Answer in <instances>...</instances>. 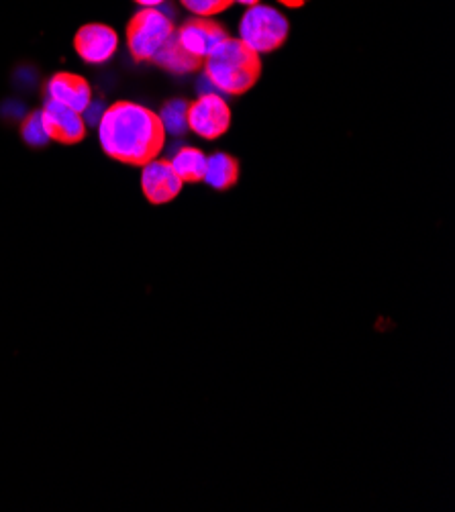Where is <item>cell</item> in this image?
Instances as JSON below:
<instances>
[{
    "mask_svg": "<svg viewBox=\"0 0 455 512\" xmlns=\"http://www.w3.org/2000/svg\"><path fill=\"white\" fill-rule=\"evenodd\" d=\"M239 180V162L229 156V153H215V156L207 158V170H205V180L211 188L215 190H229L237 184Z\"/></svg>",
    "mask_w": 455,
    "mask_h": 512,
    "instance_id": "cell-12",
    "label": "cell"
},
{
    "mask_svg": "<svg viewBox=\"0 0 455 512\" xmlns=\"http://www.w3.org/2000/svg\"><path fill=\"white\" fill-rule=\"evenodd\" d=\"M103 113H105V109H103V102L92 100L90 105H88V109L82 113V115L86 117V121H84V123H92V125H98V121H100V117H103Z\"/></svg>",
    "mask_w": 455,
    "mask_h": 512,
    "instance_id": "cell-17",
    "label": "cell"
},
{
    "mask_svg": "<svg viewBox=\"0 0 455 512\" xmlns=\"http://www.w3.org/2000/svg\"><path fill=\"white\" fill-rule=\"evenodd\" d=\"M182 180L166 160H154L143 166L141 188L151 204L172 202L182 192Z\"/></svg>",
    "mask_w": 455,
    "mask_h": 512,
    "instance_id": "cell-9",
    "label": "cell"
},
{
    "mask_svg": "<svg viewBox=\"0 0 455 512\" xmlns=\"http://www.w3.org/2000/svg\"><path fill=\"white\" fill-rule=\"evenodd\" d=\"M21 135H23V141L27 145H31V147L47 145L49 135L45 131V125H43V119H41V111H35L31 115H27V119L23 121V127H21Z\"/></svg>",
    "mask_w": 455,
    "mask_h": 512,
    "instance_id": "cell-15",
    "label": "cell"
},
{
    "mask_svg": "<svg viewBox=\"0 0 455 512\" xmlns=\"http://www.w3.org/2000/svg\"><path fill=\"white\" fill-rule=\"evenodd\" d=\"M172 19L156 7H143L127 23V47L135 62H151L174 35Z\"/></svg>",
    "mask_w": 455,
    "mask_h": 512,
    "instance_id": "cell-3",
    "label": "cell"
},
{
    "mask_svg": "<svg viewBox=\"0 0 455 512\" xmlns=\"http://www.w3.org/2000/svg\"><path fill=\"white\" fill-rule=\"evenodd\" d=\"M74 49L82 62L90 66L107 64L119 49V35L103 23H88L76 31Z\"/></svg>",
    "mask_w": 455,
    "mask_h": 512,
    "instance_id": "cell-6",
    "label": "cell"
},
{
    "mask_svg": "<svg viewBox=\"0 0 455 512\" xmlns=\"http://www.w3.org/2000/svg\"><path fill=\"white\" fill-rule=\"evenodd\" d=\"M182 7L196 17H215L225 13L233 0H180Z\"/></svg>",
    "mask_w": 455,
    "mask_h": 512,
    "instance_id": "cell-16",
    "label": "cell"
},
{
    "mask_svg": "<svg viewBox=\"0 0 455 512\" xmlns=\"http://www.w3.org/2000/svg\"><path fill=\"white\" fill-rule=\"evenodd\" d=\"M47 98L56 100L60 105L76 111V113H84L88 109V105L92 102V88L90 84L76 74H68V72H60L56 76H52V80L47 82L45 86Z\"/></svg>",
    "mask_w": 455,
    "mask_h": 512,
    "instance_id": "cell-10",
    "label": "cell"
},
{
    "mask_svg": "<svg viewBox=\"0 0 455 512\" xmlns=\"http://www.w3.org/2000/svg\"><path fill=\"white\" fill-rule=\"evenodd\" d=\"M205 76L219 92L241 96L254 88L262 76V60L258 51L247 47L241 39H223L202 62Z\"/></svg>",
    "mask_w": 455,
    "mask_h": 512,
    "instance_id": "cell-2",
    "label": "cell"
},
{
    "mask_svg": "<svg viewBox=\"0 0 455 512\" xmlns=\"http://www.w3.org/2000/svg\"><path fill=\"white\" fill-rule=\"evenodd\" d=\"M231 127V109L227 100L213 92L200 94L198 100L188 105V129H192L202 139H219Z\"/></svg>",
    "mask_w": 455,
    "mask_h": 512,
    "instance_id": "cell-5",
    "label": "cell"
},
{
    "mask_svg": "<svg viewBox=\"0 0 455 512\" xmlns=\"http://www.w3.org/2000/svg\"><path fill=\"white\" fill-rule=\"evenodd\" d=\"M98 141L109 158L143 168L158 160L166 129L158 113L131 100H117L98 121Z\"/></svg>",
    "mask_w": 455,
    "mask_h": 512,
    "instance_id": "cell-1",
    "label": "cell"
},
{
    "mask_svg": "<svg viewBox=\"0 0 455 512\" xmlns=\"http://www.w3.org/2000/svg\"><path fill=\"white\" fill-rule=\"evenodd\" d=\"M288 31V19L268 5L247 7L239 23V39L258 54H272L280 49L288 39Z\"/></svg>",
    "mask_w": 455,
    "mask_h": 512,
    "instance_id": "cell-4",
    "label": "cell"
},
{
    "mask_svg": "<svg viewBox=\"0 0 455 512\" xmlns=\"http://www.w3.org/2000/svg\"><path fill=\"white\" fill-rule=\"evenodd\" d=\"M174 172L182 182L196 184L205 180L207 156L196 147H182L176 151V156L170 160Z\"/></svg>",
    "mask_w": 455,
    "mask_h": 512,
    "instance_id": "cell-13",
    "label": "cell"
},
{
    "mask_svg": "<svg viewBox=\"0 0 455 512\" xmlns=\"http://www.w3.org/2000/svg\"><path fill=\"white\" fill-rule=\"evenodd\" d=\"M233 3H237V5H243V7H254V5H260L262 0H233Z\"/></svg>",
    "mask_w": 455,
    "mask_h": 512,
    "instance_id": "cell-19",
    "label": "cell"
},
{
    "mask_svg": "<svg viewBox=\"0 0 455 512\" xmlns=\"http://www.w3.org/2000/svg\"><path fill=\"white\" fill-rule=\"evenodd\" d=\"M151 62L158 64L160 68H164L172 74H190V72H196L198 68H202V62H205V60H200V58L192 56L190 51H186L178 43L176 31H174V35L166 41V45L158 51Z\"/></svg>",
    "mask_w": 455,
    "mask_h": 512,
    "instance_id": "cell-11",
    "label": "cell"
},
{
    "mask_svg": "<svg viewBox=\"0 0 455 512\" xmlns=\"http://www.w3.org/2000/svg\"><path fill=\"white\" fill-rule=\"evenodd\" d=\"M41 119L49 139L60 141L64 145L80 143L86 137V123L84 117L56 100H45L41 109Z\"/></svg>",
    "mask_w": 455,
    "mask_h": 512,
    "instance_id": "cell-7",
    "label": "cell"
},
{
    "mask_svg": "<svg viewBox=\"0 0 455 512\" xmlns=\"http://www.w3.org/2000/svg\"><path fill=\"white\" fill-rule=\"evenodd\" d=\"M133 3L141 5V7H160L166 0H133Z\"/></svg>",
    "mask_w": 455,
    "mask_h": 512,
    "instance_id": "cell-18",
    "label": "cell"
},
{
    "mask_svg": "<svg viewBox=\"0 0 455 512\" xmlns=\"http://www.w3.org/2000/svg\"><path fill=\"white\" fill-rule=\"evenodd\" d=\"M160 121L166 129V133L172 135H182L188 129V102L182 98H174L170 102H166L162 113H160Z\"/></svg>",
    "mask_w": 455,
    "mask_h": 512,
    "instance_id": "cell-14",
    "label": "cell"
},
{
    "mask_svg": "<svg viewBox=\"0 0 455 512\" xmlns=\"http://www.w3.org/2000/svg\"><path fill=\"white\" fill-rule=\"evenodd\" d=\"M227 31L223 29V25H219L217 21L209 19V17H196V19H188L178 31H176V39L178 43L190 51L192 56L205 60L211 51L223 41L227 39Z\"/></svg>",
    "mask_w": 455,
    "mask_h": 512,
    "instance_id": "cell-8",
    "label": "cell"
}]
</instances>
